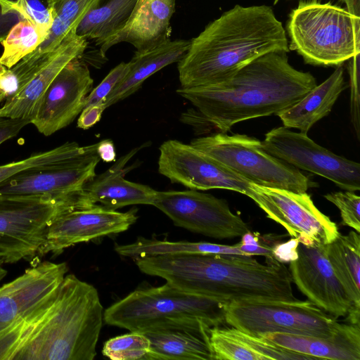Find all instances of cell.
<instances>
[{"instance_id":"obj_14","label":"cell","mask_w":360,"mask_h":360,"mask_svg":"<svg viewBox=\"0 0 360 360\" xmlns=\"http://www.w3.org/2000/svg\"><path fill=\"white\" fill-rule=\"evenodd\" d=\"M159 150L158 172L172 183L192 190L227 189L249 196L250 181L190 143L170 139Z\"/></svg>"},{"instance_id":"obj_7","label":"cell","mask_w":360,"mask_h":360,"mask_svg":"<svg viewBox=\"0 0 360 360\" xmlns=\"http://www.w3.org/2000/svg\"><path fill=\"white\" fill-rule=\"evenodd\" d=\"M224 317L231 327L258 338L285 333L329 338L347 326L309 300L234 301L224 304Z\"/></svg>"},{"instance_id":"obj_15","label":"cell","mask_w":360,"mask_h":360,"mask_svg":"<svg viewBox=\"0 0 360 360\" xmlns=\"http://www.w3.org/2000/svg\"><path fill=\"white\" fill-rule=\"evenodd\" d=\"M136 219L133 210L120 212L99 205L62 207L49 222L37 254L56 255L75 244L125 231Z\"/></svg>"},{"instance_id":"obj_32","label":"cell","mask_w":360,"mask_h":360,"mask_svg":"<svg viewBox=\"0 0 360 360\" xmlns=\"http://www.w3.org/2000/svg\"><path fill=\"white\" fill-rule=\"evenodd\" d=\"M208 339L214 360H262L233 327L210 328Z\"/></svg>"},{"instance_id":"obj_40","label":"cell","mask_w":360,"mask_h":360,"mask_svg":"<svg viewBox=\"0 0 360 360\" xmlns=\"http://www.w3.org/2000/svg\"><path fill=\"white\" fill-rule=\"evenodd\" d=\"M105 110L103 104L84 107L77 120V127L82 129H87L93 127L101 120Z\"/></svg>"},{"instance_id":"obj_31","label":"cell","mask_w":360,"mask_h":360,"mask_svg":"<svg viewBox=\"0 0 360 360\" xmlns=\"http://www.w3.org/2000/svg\"><path fill=\"white\" fill-rule=\"evenodd\" d=\"M45 37L46 35L30 21H20L11 27L1 42L3 53L0 63L11 68L32 52Z\"/></svg>"},{"instance_id":"obj_39","label":"cell","mask_w":360,"mask_h":360,"mask_svg":"<svg viewBox=\"0 0 360 360\" xmlns=\"http://www.w3.org/2000/svg\"><path fill=\"white\" fill-rule=\"evenodd\" d=\"M0 120V145L16 136L26 125L30 119L2 118Z\"/></svg>"},{"instance_id":"obj_42","label":"cell","mask_w":360,"mask_h":360,"mask_svg":"<svg viewBox=\"0 0 360 360\" xmlns=\"http://www.w3.org/2000/svg\"><path fill=\"white\" fill-rule=\"evenodd\" d=\"M98 152L101 160L104 162H109L115 160V146L110 139L103 140L98 143Z\"/></svg>"},{"instance_id":"obj_29","label":"cell","mask_w":360,"mask_h":360,"mask_svg":"<svg viewBox=\"0 0 360 360\" xmlns=\"http://www.w3.org/2000/svg\"><path fill=\"white\" fill-rule=\"evenodd\" d=\"M98 1L52 0L53 21L48 34L37 49L43 53L55 51Z\"/></svg>"},{"instance_id":"obj_6","label":"cell","mask_w":360,"mask_h":360,"mask_svg":"<svg viewBox=\"0 0 360 360\" xmlns=\"http://www.w3.org/2000/svg\"><path fill=\"white\" fill-rule=\"evenodd\" d=\"M289 50L313 65L340 66L360 55V18L330 2L301 1L287 23Z\"/></svg>"},{"instance_id":"obj_44","label":"cell","mask_w":360,"mask_h":360,"mask_svg":"<svg viewBox=\"0 0 360 360\" xmlns=\"http://www.w3.org/2000/svg\"><path fill=\"white\" fill-rule=\"evenodd\" d=\"M4 264V262L1 260L0 257V282L4 278V277L7 274V271L3 266Z\"/></svg>"},{"instance_id":"obj_37","label":"cell","mask_w":360,"mask_h":360,"mask_svg":"<svg viewBox=\"0 0 360 360\" xmlns=\"http://www.w3.org/2000/svg\"><path fill=\"white\" fill-rule=\"evenodd\" d=\"M273 241L272 236H261L249 231L242 235L240 241L236 245L248 256L259 255L274 259V247L278 243Z\"/></svg>"},{"instance_id":"obj_3","label":"cell","mask_w":360,"mask_h":360,"mask_svg":"<svg viewBox=\"0 0 360 360\" xmlns=\"http://www.w3.org/2000/svg\"><path fill=\"white\" fill-rule=\"evenodd\" d=\"M139 270L188 292L224 304L246 300L295 301L283 262L237 255L164 254L135 258Z\"/></svg>"},{"instance_id":"obj_43","label":"cell","mask_w":360,"mask_h":360,"mask_svg":"<svg viewBox=\"0 0 360 360\" xmlns=\"http://www.w3.org/2000/svg\"><path fill=\"white\" fill-rule=\"evenodd\" d=\"M346 6L347 10L360 18V0H340Z\"/></svg>"},{"instance_id":"obj_19","label":"cell","mask_w":360,"mask_h":360,"mask_svg":"<svg viewBox=\"0 0 360 360\" xmlns=\"http://www.w3.org/2000/svg\"><path fill=\"white\" fill-rule=\"evenodd\" d=\"M176 1L137 0L124 27L100 46L101 56L105 57L110 48L122 42L131 44L136 51H145L169 40Z\"/></svg>"},{"instance_id":"obj_35","label":"cell","mask_w":360,"mask_h":360,"mask_svg":"<svg viewBox=\"0 0 360 360\" xmlns=\"http://www.w3.org/2000/svg\"><path fill=\"white\" fill-rule=\"evenodd\" d=\"M324 198L334 204L340 212L342 224L360 232V197L353 191L328 193Z\"/></svg>"},{"instance_id":"obj_33","label":"cell","mask_w":360,"mask_h":360,"mask_svg":"<svg viewBox=\"0 0 360 360\" xmlns=\"http://www.w3.org/2000/svg\"><path fill=\"white\" fill-rule=\"evenodd\" d=\"M82 148L76 142H66L49 150L32 154L22 160L0 165V184L25 171L62 162L77 154Z\"/></svg>"},{"instance_id":"obj_12","label":"cell","mask_w":360,"mask_h":360,"mask_svg":"<svg viewBox=\"0 0 360 360\" xmlns=\"http://www.w3.org/2000/svg\"><path fill=\"white\" fill-rule=\"evenodd\" d=\"M261 142L270 155L297 169L328 179L345 191L360 190L359 163L319 146L307 134L283 126L268 131Z\"/></svg>"},{"instance_id":"obj_18","label":"cell","mask_w":360,"mask_h":360,"mask_svg":"<svg viewBox=\"0 0 360 360\" xmlns=\"http://www.w3.org/2000/svg\"><path fill=\"white\" fill-rule=\"evenodd\" d=\"M68 272L66 263L44 261L0 287V337L47 299Z\"/></svg>"},{"instance_id":"obj_46","label":"cell","mask_w":360,"mask_h":360,"mask_svg":"<svg viewBox=\"0 0 360 360\" xmlns=\"http://www.w3.org/2000/svg\"><path fill=\"white\" fill-rule=\"evenodd\" d=\"M279 0H274V4H276Z\"/></svg>"},{"instance_id":"obj_41","label":"cell","mask_w":360,"mask_h":360,"mask_svg":"<svg viewBox=\"0 0 360 360\" xmlns=\"http://www.w3.org/2000/svg\"><path fill=\"white\" fill-rule=\"evenodd\" d=\"M299 241L292 238L285 243H278L274 247V258L280 262H291L297 257V247Z\"/></svg>"},{"instance_id":"obj_13","label":"cell","mask_w":360,"mask_h":360,"mask_svg":"<svg viewBox=\"0 0 360 360\" xmlns=\"http://www.w3.org/2000/svg\"><path fill=\"white\" fill-rule=\"evenodd\" d=\"M248 197L268 218L305 245H325L340 234L336 224L315 206L306 192L298 193L252 184Z\"/></svg>"},{"instance_id":"obj_17","label":"cell","mask_w":360,"mask_h":360,"mask_svg":"<svg viewBox=\"0 0 360 360\" xmlns=\"http://www.w3.org/2000/svg\"><path fill=\"white\" fill-rule=\"evenodd\" d=\"M93 84L89 69L82 56L75 58L49 86L30 124L44 136L66 127L84 109Z\"/></svg>"},{"instance_id":"obj_8","label":"cell","mask_w":360,"mask_h":360,"mask_svg":"<svg viewBox=\"0 0 360 360\" xmlns=\"http://www.w3.org/2000/svg\"><path fill=\"white\" fill-rule=\"evenodd\" d=\"M190 144L251 184L298 193L309 188V179L304 174L270 155L254 137L220 132L194 139Z\"/></svg>"},{"instance_id":"obj_9","label":"cell","mask_w":360,"mask_h":360,"mask_svg":"<svg viewBox=\"0 0 360 360\" xmlns=\"http://www.w3.org/2000/svg\"><path fill=\"white\" fill-rule=\"evenodd\" d=\"M100 160L98 143L83 146L79 152L62 162L6 180L0 184V195L42 197L68 206L91 205L84 188L96 175Z\"/></svg>"},{"instance_id":"obj_1","label":"cell","mask_w":360,"mask_h":360,"mask_svg":"<svg viewBox=\"0 0 360 360\" xmlns=\"http://www.w3.org/2000/svg\"><path fill=\"white\" fill-rule=\"evenodd\" d=\"M97 290L74 274L0 337V360H93L103 322Z\"/></svg>"},{"instance_id":"obj_24","label":"cell","mask_w":360,"mask_h":360,"mask_svg":"<svg viewBox=\"0 0 360 360\" xmlns=\"http://www.w3.org/2000/svg\"><path fill=\"white\" fill-rule=\"evenodd\" d=\"M346 87L344 69L342 65L338 66L323 83L317 84L298 102L276 115L284 127L307 134L315 123L330 113Z\"/></svg>"},{"instance_id":"obj_27","label":"cell","mask_w":360,"mask_h":360,"mask_svg":"<svg viewBox=\"0 0 360 360\" xmlns=\"http://www.w3.org/2000/svg\"><path fill=\"white\" fill-rule=\"evenodd\" d=\"M137 0H99L76 29V34L101 46L126 25Z\"/></svg>"},{"instance_id":"obj_22","label":"cell","mask_w":360,"mask_h":360,"mask_svg":"<svg viewBox=\"0 0 360 360\" xmlns=\"http://www.w3.org/2000/svg\"><path fill=\"white\" fill-rule=\"evenodd\" d=\"M259 338L316 359L360 360V330L356 324L348 323L341 333L329 338L285 333H266Z\"/></svg>"},{"instance_id":"obj_10","label":"cell","mask_w":360,"mask_h":360,"mask_svg":"<svg viewBox=\"0 0 360 360\" xmlns=\"http://www.w3.org/2000/svg\"><path fill=\"white\" fill-rule=\"evenodd\" d=\"M63 204L42 197L0 195V257L5 264L32 258Z\"/></svg>"},{"instance_id":"obj_26","label":"cell","mask_w":360,"mask_h":360,"mask_svg":"<svg viewBox=\"0 0 360 360\" xmlns=\"http://www.w3.org/2000/svg\"><path fill=\"white\" fill-rule=\"evenodd\" d=\"M325 252L333 271L351 300L355 311L360 312V236L355 231L340 233L325 245Z\"/></svg>"},{"instance_id":"obj_5","label":"cell","mask_w":360,"mask_h":360,"mask_svg":"<svg viewBox=\"0 0 360 360\" xmlns=\"http://www.w3.org/2000/svg\"><path fill=\"white\" fill-rule=\"evenodd\" d=\"M224 304L166 282L131 292L104 311L103 321L140 333L168 328L208 330L225 322Z\"/></svg>"},{"instance_id":"obj_23","label":"cell","mask_w":360,"mask_h":360,"mask_svg":"<svg viewBox=\"0 0 360 360\" xmlns=\"http://www.w3.org/2000/svg\"><path fill=\"white\" fill-rule=\"evenodd\" d=\"M188 39H169L148 51H136L129 62V70L103 102L105 108L135 93L146 79L165 67L178 63L187 52Z\"/></svg>"},{"instance_id":"obj_36","label":"cell","mask_w":360,"mask_h":360,"mask_svg":"<svg viewBox=\"0 0 360 360\" xmlns=\"http://www.w3.org/2000/svg\"><path fill=\"white\" fill-rule=\"evenodd\" d=\"M129 70V62H122L112 68L101 82L89 94L84 107L91 105L103 104L106 97L124 77Z\"/></svg>"},{"instance_id":"obj_20","label":"cell","mask_w":360,"mask_h":360,"mask_svg":"<svg viewBox=\"0 0 360 360\" xmlns=\"http://www.w3.org/2000/svg\"><path fill=\"white\" fill-rule=\"evenodd\" d=\"M87 39L70 32L56 53L40 71L18 93L7 98L0 108V118L31 120L42 96L60 72L75 58L82 56L87 48Z\"/></svg>"},{"instance_id":"obj_30","label":"cell","mask_w":360,"mask_h":360,"mask_svg":"<svg viewBox=\"0 0 360 360\" xmlns=\"http://www.w3.org/2000/svg\"><path fill=\"white\" fill-rule=\"evenodd\" d=\"M24 20L46 36L53 21L52 0H0V42L13 26Z\"/></svg>"},{"instance_id":"obj_16","label":"cell","mask_w":360,"mask_h":360,"mask_svg":"<svg viewBox=\"0 0 360 360\" xmlns=\"http://www.w3.org/2000/svg\"><path fill=\"white\" fill-rule=\"evenodd\" d=\"M297 257L291 261L289 271L300 291L316 306L335 319L346 316L349 323L359 325L360 312L335 275L325 252V245L299 243Z\"/></svg>"},{"instance_id":"obj_4","label":"cell","mask_w":360,"mask_h":360,"mask_svg":"<svg viewBox=\"0 0 360 360\" xmlns=\"http://www.w3.org/2000/svg\"><path fill=\"white\" fill-rule=\"evenodd\" d=\"M289 51L286 32L270 6L236 5L191 40L178 62L181 87L221 83L264 54Z\"/></svg>"},{"instance_id":"obj_45","label":"cell","mask_w":360,"mask_h":360,"mask_svg":"<svg viewBox=\"0 0 360 360\" xmlns=\"http://www.w3.org/2000/svg\"><path fill=\"white\" fill-rule=\"evenodd\" d=\"M5 66L2 65L1 63H0V72L3 70V69L4 68Z\"/></svg>"},{"instance_id":"obj_21","label":"cell","mask_w":360,"mask_h":360,"mask_svg":"<svg viewBox=\"0 0 360 360\" xmlns=\"http://www.w3.org/2000/svg\"><path fill=\"white\" fill-rule=\"evenodd\" d=\"M142 147L121 157L111 167L96 175L85 186L84 191L92 203L113 210L132 205H153L158 191L124 179L129 171L126 167L128 161Z\"/></svg>"},{"instance_id":"obj_2","label":"cell","mask_w":360,"mask_h":360,"mask_svg":"<svg viewBox=\"0 0 360 360\" xmlns=\"http://www.w3.org/2000/svg\"><path fill=\"white\" fill-rule=\"evenodd\" d=\"M316 85L310 72L290 64L286 52L273 51L252 60L226 81L206 86L180 87L176 93L226 133L240 122L287 110Z\"/></svg>"},{"instance_id":"obj_38","label":"cell","mask_w":360,"mask_h":360,"mask_svg":"<svg viewBox=\"0 0 360 360\" xmlns=\"http://www.w3.org/2000/svg\"><path fill=\"white\" fill-rule=\"evenodd\" d=\"M350 86V115L351 121L356 137H360V96H359V56L350 59L349 67Z\"/></svg>"},{"instance_id":"obj_34","label":"cell","mask_w":360,"mask_h":360,"mask_svg":"<svg viewBox=\"0 0 360 360\" xmlns=\"http://www.w3.org/2000/svg\"><path fill=\"white\" fill-rule=\"evenodd\" d=\"M149 347V340L143 333L130 331L107 340L102 353L112 360H142Z\"/></svg>"},{"instance_id":"obj_28","label":"cell","mask_w":360,"mask_h":360,"mask_svg":"<svg viewBox=\"0 0 360 360\" xmlns=\"http://www.w3.org/2000/svg\"><path fill=\"white\" fill-rule=\"evenodd\" d=\"M115 250L120 255L133 259L145 256L181 253L248 256L236 244L229 245L208 242L169 241L143 237L138 238L129 244L116 245Z\"/></svg>"},{"instance_id":"obj_25","label":"cell","mask_w":360,"mask_h":360,"mask_svg":"<svg viewBox=\"0 0 360 360\" xmlns=\"http://www.w3.org/2000/svg\"><path fill=\"white\" fill-rule=\"evenodd\" d=\"M142 333L150 342L142 360H214L208 330L168 328Z\"/></svg>"},{"instance_id":"obj_11","label":"cell","mask_w":360,"mask_h":360,"mask_svg":"<svg viewBox=\"0 0 360 360\" xmlns=\"http://www.w3.org/2000/svg\"><path fill=\"white\" fill-rule=\"evenodd\" d=\"M153 206L176 226L208 237L234 238L250 231L226 200L197 190L157 191Z\"/></svg>"}]
</instances>
